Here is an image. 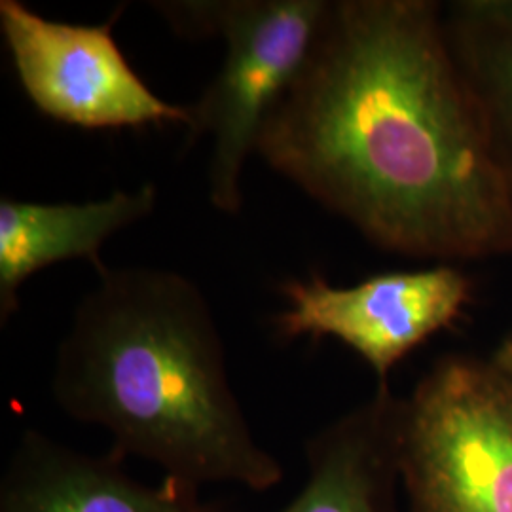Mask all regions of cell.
<instances>
[{"instance_id":"obj_1","label":"cell","mask_w":512,"mask_h":512,"mask_svg":"<svg viewBox=\"0 0 512 512\" xmlns=\"http://www.w3.org/2000/svg\"><path fill=\"white\" fill-rule=\"evenodd\" d=\"M256 152L389 253H512V186L459 74L439 2H330Z\"/></svg>"},{"instance_id":"obj_2","label":"cell","mask_w":512,"mask_h":512,"mask_svg":"<svg viewBox=\"0 0 512 512\" xmlns=\"http://www.w3.org/2000/svg\"><path fill=\"white\" fill-rule=\"evenodd\" d=\"M52 393L105 429L110 452L196 488L268 492L285 478L232 389L213 311L198 285L158 268H107L55 353Z\"/></svg>"},{"instance_id":"obj_3","label":"cell","mask_w":512,"mask_h":512,"mask_svg":"<svg viewBox=\"0 0 512 512\" xmlns=\"http://www.w3.org/2000/svg\"><path fill=\"white\" fill-rule=\"evenodd\" d=\"M177 35L220 37L226 54L202 97L190 105L186 148L211 137L209 200L238 215L241 175L281 97L302 71L327 0H186L152 2Z\"/></svg>"},{"instance_id":"obj_4","label":"cell","mask_w":512,"mask_h":512,"mask_svg":"<svg viewBox=\"0 0 512 512\" xmlns=\"http://www.w3.org/2000/svg\"><path fill=\"white\" fill-rule=\"evenodd\" d=\"M408 512H512V391L494 365L446 357L401 399Z\"/></svg>"},{"instance_id":"obj_5","label":"cell","mask_w":512,"mask_h":512,"mask_svg":"<svg viewBox=\"0 0 512 512\" xmlns=\"http://www.w3.org/2000/svg\"><path fill=\"white\" fill-rule=\"evenodd\" d=\"M118 14L97 25L65 23L2 0L0 29L21 90L42 116L73 128H190V107L156 95L129 65L112 33Z\"/></svg>"},{"instance_id":"obj_6","label":"cell","mask_w":512,"mask_h":512,"mask_svg":"<svg viewBox=\"0 0 512 512\" xmlns=\"http://www.w3.org/2000/svg\"><path fill=\"white\" fill-rule=\"evenodd\" d=\"M287 310L275 317L281 338L330 336L355 351L380 385L404 357L448 329L469 300L471 283L450 266L374 275L332 287L321 275L285 283Z\"/></svg>"},{"instance_id":"obj_7","label":"cell","mask_w":512,"mask_h":512,"mask_svg":"<svg viewBox=\"0 0 512 512\" xmlns=\"http://www.w3.org/2000/svg\"><path fill=\"white\" fill-rule=\"evenodd\" d=\"M114 452L92 456L37 429L21 433L0 480V512H222L175 478L145 484Z\"/></svg>"},{"instance_id":"obj_8","label":"cell","mask_w":512,"mask_h":512,"mask_svg":"<svg viewBox=\"0 0 512 512\" xmlns=\"http://www.w3.org/2000/svg\"><path fill=\"white\" fill-rule=\"evenodd\" d=\"M158 205L152 183L103 200L84 203L0 200V323L19 308V291L33 275L65 260H88L97 275L109 266L101 258L107 239L145 220Z\"/></svg>"},{"instance_id":"obj_9","label":"cell","mask_w":512,"mask_h":512,"mask_svg":"<svg viewBox=\"0 0 512 512\" xmlns=\"http://www.w3.org/2000/svg\"><path fill=\"white\" fill-rule=\"evenodd\" d=\"M401 399L387 385L306 442L308 476L277 512H401L397 437Z\"/></svg>"},{"instance_id":"obj_10","label":"cell","mask_w":512,"mask_h":512,"mask_svg":"<svg viewBox=\"0 0 512 512\" xmlns=\"http://www.w3.org/2000/svg\"><path fill=\"white\" fill-rule=\"evenodd\" d=\"M444 31L495 160L512 186V0H459Z\"/></svg>"},{"instance_id":"obj_11","label":"cell","mask_w":512,"mask_h":512,"mask_svg":"<svg viewBox=\"0 0 512 512\" xmlns=\"http://www.w3.org/2000/svg\"><path fill=\"white\" fill-rule=\"evenodd\" d=\"M490 363L494 365L499 376L505 380V384L509 385V389L512 391V334L501 344V348L497 349V353Z\"/></svg>"}]
</instances>
